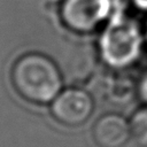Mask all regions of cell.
Returning a JSON list of instances; mask_svg holds the SVG:
<instances>
[{"mask_svg":"<svg viewBox=\"0 0 147 147\" xmlns=\"http://www.w3.org/2000/svg\"><path fill=\"white\" fill-rule=\"evenodd\" d=\"M145 46V30L136 18L115 7L100 38L102 60L115 70H126L140 60Z\"/></svg>","mask_w":147,"mask_h":147,"instance_id":"6da1fadb","label":"cell"},{"mask_svg":"<svg viewBox=\"0 0 147 147\" xmlns=\"http://www.w3.org/2000/svg\"><path fill=\"white\" fill-rule=\"evenodd\" d=\"M11 83L17 93L25 100L45 105L59 95L62 77L51 59L42 54L29 53L14 63Z\"/></svg>","mask_w":147,"mask_h":147,"instance_id":"7a4b0ae2","label":"cell"},{"mask_svg":"<svg viewBox=\"0 0 147 147\" xmlns=\"http://www.w3.org/2000/svg\"><path fill=\"white\" fill-rule=\"evenodd\" d=\"M114 10L113 0H64L61 17L71 30L88 33L107 23Z\"/></svg>","mask_w":147,"mask_h":147,"instance_id":"3957f363","label":"cell"},{"mask_svg":"<svg viewBox=\"0 0 147 147\" xmlns=\"http://www.w3.org/2000/svg\"><path fill=\"white\" fill-rule=\"evenodd\" d=\"M94 102L92 96L82 88H68L59 93L52 101L53 117L63 125L79 126L92 115Z\"/></svg>","mask_w":147,"mask_h":147,"instance_id":"277c9868","label":"cell"},{"mask_svg":"<svg viewBox=\"0 0 147 147\" xmlns=\"http://www.w3.org/2000/svg\"><path fill=\"white\" fill-rule=\"evenodd\" d=\"M92 136L99 147H123L131 138L130 122L119 114H106L94 123Z\"/></svg>","mask_w":147,"mask_h":147,"instance_id":"5b68a950","label":"cell"},{"mask_svg":"<svg viewBox=\"0 0 147 147\" xmlns=\"http://www.w3.org/2000/svg\"><path fill=\"white\" fill-rule=\"evenodd\" d=\"M131 138L139 147H147V103L137 109L130 119Z\"/></svg>","mask_w":147,"mask_h":147,"instance_id":"8992f818","label":"cell"},{"mask_svg":"<svg viewBox=\"0 0 147 147\" xmlns=\"http://www.w3.org/2000/svg\"><path fill=\"white\" fill-rule=\"evenodd\" d=\"M137 94L145 103H147V71L144 72L141 77L138 79Z\"/></svg>","mask_w":147,"mask_h":147,"instance_id":"52a82bcc","label":"cell"},{"mask_svg":"<svg viewBox=\"0 0 147 147\" xmlns=\"http://www.w3.org/2000/svg\"><path fill=\"white\" fill-rule=\"evenodd\" d=\"M134 6L141 10H147V0H132Z\"/></svg>","mask_w":147,"mask_h":147,"instance_id":"ba28073f","label":"cell"},{"mask_svg":"<svg viewBox=\"0 0 147 147\" xmlns=\"http://www.w3.org/2000/svg\"><path fill=\"white\" fill-rule=\"evenodd\" d=\"M145 40H146V47H147V22H146V25H145Z\"/></svg>","mask_w":147,"mask_h":147,"instance_id":"9c48e42d","label":"cell"}]
</instances>
